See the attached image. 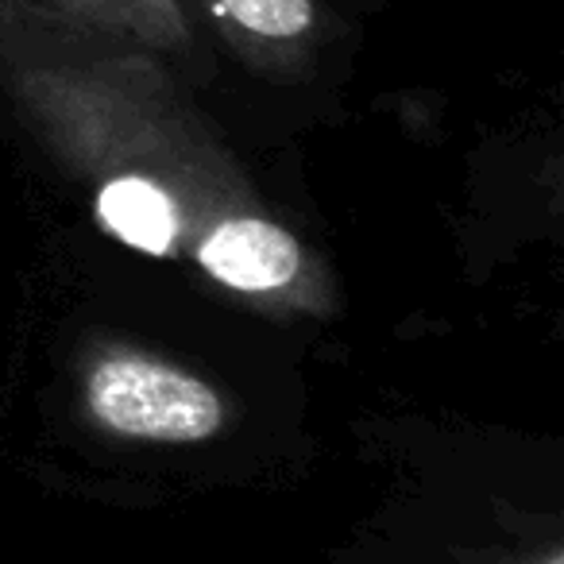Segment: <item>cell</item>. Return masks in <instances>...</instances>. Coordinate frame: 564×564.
<instances>
[{
    "label": "cell",
    "instance_id": "cell-1",
    "mask_svg": "<svg viewBox=\"0 0 564 564\" xmlns=\"http://www.w3.org/2000/svg\"><path fill=\"white\" fill-rule=\"evenodd\" d=\"M86 410L105 433L148 445H202L228 406L202 376L140 348H105L86 368Z\"/></svg>",
    "mask_w": 564,
    "mask_h": 564
},
{
    "label": "cell",
    "instance_id": "cell-2",
    "mask_svg": "<svg viewBox=\"0 0 564 564\" xmlns=\"http://www.w3.org/2000/svg\"><path fill=\"white\" fill-rule=\"evenodd\" d=\"M0 32L140 43L155 51H178L189 43L178 0H0Z\"/></svg>",
    "mask_w": 564,
    "mask_h": 564
},
{
    "label": "cell",
    "instance_id": "cell-3",
    "mask_svg": "<svg viewBox=\"0 0 564 564\" xmlns=\"http://www.w3.org/2000/svg\"><path fill=\"white\" fill-rule=\"evenodd\" d=\"M194 259L213 282L251 299L294 291L310 271L299 236L251 209H232L228 217L209 220L194 243Z\"/></svg>",
    "mask_w": 564,
    "mask_h": 564
},
{
    "label": "cell",
    "instance_id": "cell-4",
    "mask_svg": "<svg viewBox=\"0 0 564 564\" xmlns=\"http://www.w3.org/2000/svg\"><path fill=\"white\" fill-rule=\"evenodd\" d=\"M94 213L109 236L155 259L174 256L186 236L178 194L151 166L124 163L105 174L94 194Z\"/></svg>",
    "mask_w": 564,
    "mask_h": 564
},
{
    "label": "cell",
    "instance_id": "cell-5",
    "mask_svg": "<svg viewBox=\"0 0 564 564\" xmlns=\"http://www.w3.org/2000/svg\"><path fill=\"white\" fill-rule=\"evenodd\" d=\"M220 20L236 28L243 40L263 47H294L306 43L317 28L314 0H213Z\"/></svg>",
    "mask_w": 564,
    "mask_h": 564
},
{
    "label": "cell",
    "instance_id": "cell-6",
    "mask_svg": "<svg viewBox=\"0 0 564 564\" xmlns=\"http://www.w3.org/2000/svg\"><path fill=\"white\" fill-rule=\"evenodd\" d=\"M541 564H564L561 549H549V553H545V561H541Z\"/></svg>",
    "mask_w": 564,
    "mask_h": 564
}]
</instances>
